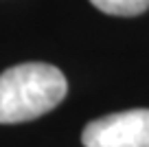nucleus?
I'll use <instances>...</instances> for the list:
<instances>
[{
	"label": "nucleus",
	"instance_id": "2",
	"mask_svg": "<svg viewBox=\"0 0 149 147\" xmlns=\"http://www.w3.org/2000/svg\"><path fill=\"white\" fill-rule=\"evenodd\" d=\"M81 141L86 147H149V110H125L90 121Z\"/></svg>",
	"mask_w": 149,
	"mask_h": 147
},
{
	"label": "nucleus",
	"instance_id": "3",
	"mask_svg": "<svg viewBox=\"0 0 149 147\" xmlns=\"http://www.w3.org/2000/svg\"><path fill=\"white\" fill-rule=\"evenodd\" d=\"M99 11L107 15H123V18H132V15H140L149 9V0H90Z\"/></svg>",
	"mask_w": 149,
	"mask_h": 147
},
{
	"label": "nucleus",
	"instance_id": "1",
	"mask_svg": "<svg viewBox=\"0 0 149 147\" xmlns=\"http://www.w3.org/2000/svg\"><path fill=\"white\" fill-rule=\"evenodd\" d=\"M68 81L53 64L29 62L0 75V123H24L64 101Z\"/></svg>",
	"mask_w": 149,
	"mask_h": 147
}]
</instances>
